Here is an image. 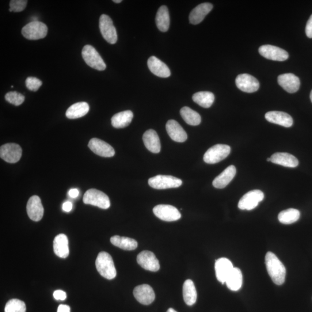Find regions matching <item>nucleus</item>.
I'll list each match as a JSON object with an SVG mask.
<instances>
[{
	"label": "nucleus",
	"instance_id": "39",
	"mask_svg": "<svg viewBox=\"0 0 312 312\" xmlns=\"http://www.w3.org/2000/svg\"><path fill=\"white\" fill-rule=\"evenodd\" d=\"M43 82L40 79L30 77L26 80V86L29 90L37 91L40 88Z\"/></svg>",
	"mask_w": 312,
	"mask_h": 312
},
{
	"label": "nucleus",
	"instance_id": "14",
	"mask_svg": "<svg viewBox=\"0 0 312 312\" xmlns=\"http://www.w3.org/2000/svg\"><path fill=\"white\" fill-rule=\"evenodd\" d=\"M138 264L147 271L157 272L161 268L159 261L154 254L150 251H143L137 256Z\"/></svg>",
	"mask_w": 312,
	"mask_h": 312
},
{
	"label": "nucleus",
	"instance_id": "11",
	"mask_svg": "<svg viewBox=\"0 0 312 312\" xmlns=\"http://www.w3.org/2000/svg\"><path fill=\"white\" fill-rule=\"evenodd\" d=\"M22 154L21 147L18 144L10 143L0 147V157L9 163H16L20 161Z\"/></svg>",
	"mask_w": 312,
	"mask_h": 312
},
{
	"label": "nucleus",
	"instance_id": "29",
	"mask_svg": "<svg viewBox=\"0 0 312 312\" xmlns=\"http://www.w3.org/2000/svg\"><path fill=\"white\" fill-rule=\"evenodd\" d=\"M90 109L87 102H80L72 105L66 112V116L70 119H78L86 115Z\"/></svg>",
	"mask_w": 312,
	"mask_h": 312
},
{
	"label": "nucleus",
	"instance_id": "33",
	"mask_svg": "<svg viewBox=\"0 0 312 312\" xmlns=\"http://www.w3.org/2000/svg\"><path fill=\"white\" fill-rule=\"evenodd\" d=\"M112 244L125 250H135L138 247V242L135 239L128 237L113 236L111 238Z\"/></svg>",
	"mask_w": 312,
	"mask_h": 312
},
{
	"label": "nucleus",
	"instance_id": "43",
	"mask_svg": "<svg viewBox=\"0 0 312 312\" xmlns=\"http://www.w3.org/2000/svg\"><path fill=\"white\" fill-rule=\"evenodd\" d=\"M63 210L66 212H69L72 209V204L70 201H66L63 204Z\"/></svg>",
	"mask_w": 312,
	"mask_h": 312
},
{
	"label": "nucleus",
	"instance_id": "47",
	"mask_svg": "<svg viewBox=\"0 0 312 312\" xmlns=\"http://www.w3.org/2000/svg\"><path fill=\"white\" fill-rule=\"evenodd\" d=\"M113 2L114 3H117V4L120 3L122 2V1H121V0H113Z\"/></svg>",
	"mask_w": 312,
	"mask_h": 312
},
{
	"label": "nucleus",
	"instance_id": "45",
	"mask_svg": "<svg viewBox=\"0 0 312 312\" xmlns=\"http://www.w3.org/2000/svg\"><path fill=\"white\" fill-rule=\"evenodd\" d=\"M79 190L77 189H72L68 192V195L71 198H77L79 196Z\"/></svg>",
	"mask_w": 312,
	"mask_h": 312
},
{
	"label": "nucleus",
	"instance_id": "26",
	"mask_svg": "<svg viewBox=\"0 0 312 312\" xmlns=\"http://www.w3.org/2000/svg\"><path fill=\"white\" fill-rule=\"evenodd\" d=\"M53 250L56 256L62 258H67L69 255L68 239L65 234L57 235L53 241Z\"/></svg>",
	"mask_w": 312,
	"mask_h": 312
},
{
	"label": "nucleus",
	"instance_id": "21",
	"mask_svg": "<svg viewBox=\"0 0 312 312\" xmlns=\"http://www.w3.org/2000/svg\"><path fill=\"white\" fill-rule=\"evenodd\" d=\"M147 66L152 73L157 77L161 78L170 77L171 71L168 66L155 56H151L148 59Z\"/></svg>",
	"mask_w": 312,
	"mask_h": 312
},
{
	"label": "nucleus",
	"instance_id": "3",
	"mask_svg": "<svg viewBox=\"0 0 312 312\" xmlns=\"http://www.w3.org/2000/svg\"><path fill=\"white\" fill-rule=\"evenodd\" d=\"M83 201L85 204L93 205L103 209H107L111 206L108 196L95 189L87 190L83 196Z\"/></svg>",
	"mask_w": 312,
	"mask_h": 312
},
{
	"label": "nucleus",
	"instance_id": "12",
	"mask_svg": "<svg viewBox=\"0 0 312 312\" xmlns=\"http://www.w3.org/2000/svg\"><path fill=\"white\" fill-rule=\"evenodd\" d=\"M260 54L267 59L283 62L288 58V53L284 49L271 45H262L258 49Z\"/></svg>",
	"mask_w": 312,
	"mask_h": 312
},
{
	"label": "nucleus",
	"instance_id": "17",
	"mask_svg": "<svg viewBox=\"0 0 312 312\" xmlns=\"http://www.w3.org/2000/svg\"><path fill=\"white\" fill-rule=\"evenodd\" d=\"M135 299L144 305H150L155 299L153 289L149 285L142 284L136 286L133 291Z\"/></svg>",
	"mask_w": 312,
	"mask_h": 312
},
{
	"label": "nucleus",
	"instance_id": "38",
	"mask_svg": "<svg viewBox=\"0 0 312 312\" xmlns=\"http://www.w3.org/2000/svg\"><path fill=\"white\" fill-rule=\"evenodd\" d=\"M5 98L9 103L15 106H20L25 101V97L24 95L17 92V91H10L6 94Z\"/></svg>",
	"mask_w": 312,
	"mask_h": 312
},
{
	"label": "nucleus",
	"instance_id": "32",
	"mask_svg": "<svg viewBox=\"0 0 312 312\" xmlns=\"http://www.w3.org/2000/svg\"><path fill=\"white\" fill-rule=\"evenodd\" d=\"M243 276L240 269L234 268L226 281L227 286L230 290L237 291L242 286Z\"/></svg>",
	"mask_w": 312,
	"mask_h": 312
},
{
	"label": "nucleus",
	"instance_id": "19",
	"mask_svg": "<svg viewBox=\"0 0 312 312\" xmlns=\"http://www.w3.org/2000/svg\"><path fill=\"white\" fill-rule=\"evenodd\" d=\"M277 82L282 88L289 93H294L300 87V80L294 74L288 73L280 75Z\"/></svg>",
	"mask_w": 312,
	"mask_h": 312
},
{
	"label": "nucleus",
	"instance_id": "7",
	"mask_svg": "<svg viewBox=\"0 0 312 312\" xmlns=\"http://www.w3.org/2000/svg\"><path fill=\"white\" fill-rule=\"evenodd\" d=\"M182 183L180 179L162 175L151 178L148 181L151 188L159 190L177 188L180 187Z\"/></svg>",
	"mask_w": 312,
	"mask_h": 312
},
{
	"label": "nucleus",
	"instance_id": "36",
	"mask_svg": "<svg viewBox=\"0 0 312 312\" xmlns=\"http://www.w3.org/2000/svg\"><path fill=\"white\" fill-rule=\"evenodd\" d=\"M297 209L290 208L281 211L278 215L279 221L284 224H291L297 222L300 218Z\"/></svg>",
	"mask_w": 312,
	"mask_h": 312
},
{
	"label": "nucleus",
	"instance_id": "16",
	"mask_svg": "<svg viewBox=\"0 0 312 312\" xmlns=\"http://www.w3.org/2000/svg\"><path fill=\"white\" fill-rule=\"evenodd\" d=\"M90 150L95 154L104 158H112L115 154V150L108 143L98 138L91 139L88 144Z\"/></svg>",
	"mask_w": 312,
	"mask_h": 312
},
{
	"label": "nucleus",
	"instance_id": "20",
	"mask_svg": "<svg viewBox=\"0 0 312 312\" xmlns=\"http://www.w3.org/2000/svg\"><path fill=\"white\" fill-rule=\"evenodd\" d=\"M166 130L170 138L177 142H184L188 139L187 133L177 121L170 120L166 124Z\"/></svg>",
	"mask_w": 312,
	"mask_h": 312
},
{
	"label": "nucleus",
	"instance_id": "30",
	"mask_svg": "<svg viewBox=\"0 0 312 312\" xmlns=\"http://www.w3.org/2000/svg\"><path fill=\"white\" fill-rule=\"evenodd\" d=\"M183 296L185 303L189 306H192L196 302L197 292L192 280L188 279L185 281L183 286Z\"/></svg>",
	"mask_w": 312,
	"mask_h": 312
},
{
	"label": "nucleus",
	"instance_id": "23",
	"mask_svg": "<svg viewBox=\"0 0 312 312\" xmlns=\"http://www.w3.org/2000/svg\"><path fill=\"white\" fill-rule=\"evenodd\" d=\"M266 120L270 123L278 124L284 127H290L293 124L292 118L288 113L279 111L268 112L265 114Z\"/></svg>",
	"mask_w": 312,
	"mask_h": 312
},
{
	"label": "nucleus",
	"instance_id": "40",
	"mask_svg": "<svg viewBox=\"0 0 312 312\" xmlns=\"http://www.w3.org/2000/svg\"><path fill=\"white\" fill-rule=\"evenodd\" d=\"M27 3V0H12L10 3V9L15 13H20L26 9Z\"/></svg>",
	"mask_w": 312,
	"mask_h": 312
},
{
	"label": "nucleus",
	"instance_id": "46",
	"mask_svg": "<svg viewBox=\"0 0 312 312\" xmlns=\"http://www.w3.org/2000/svg\"><path fill=\"white\" fill-rule=\"evenodd\" d=\"M167 312H177L176 310L173 309V308H170Z\"/></svg>",
	"mask_w": 312,
	"mask_h": 312
},
{
	"label": "nucleus",
	"instance_id": "41",
	"mask_svg": "<svg viewBox=\"0 0 312 312\" xmlns=\"http://www.w3.org/2000/svg\"><path fill=\"white\" fill-rule=\"evenodd\" d=\"M53 297L56 300H64L67 298V294L63 290H56L53 292Z\"/></svg>",
	"mask_w": 312,
	"mask_h": 312
},
{
	"label": "nucleus",
	"instance_id": "35",
	"mask_svg": "<svg viewBox=\"0 0 312 312\" xmlns=\"http://www.w3.org/2000/svg\"><path fill=\"white\" fill-rule=\"evenodd\" d=\"M181 115L185 122L191 125H198L201 122V117L199 113L185 106L181 109Z\"/></svg>",
	"mask_w": 312,
	"mask_h": 312
},
{
	"label": "nucleus",
	"instance_id": "8",
	"mask_svg": "<svg viewBox=\"0 0 312 312\" xmlns=\"http://www.w3.org/2000/svg\"><path fill=\"white\" fill-rule=\"evenodd\" d=\"M99 28L104 39L111 44H115L117 41V34L111 18L108 15H102L99 21Z\"/></svg>",
	"mask_w": 312,
	"mask_h": 312
},
{
	"label": "nucleus",
	"instance_id": "27",
	"mask_svg": "<svg viewBox=\"0 0 312 312\" xmlns=\"http://www.w3.org/2000/svg\"><path fill=\"white\" fill-rule=\"evenodd\" d=\"M270 158L271 162L289 168H295L299 164L297 159L287 153H276Z\"/></svg>",
	"mask_w": 312,
	"mask_h": 312
},
{
	"label": "nucleus",
	"instance_id": "18",
	"mask_svg": "<svg viewBox=\"0 0 312 312\" xmlns=\"http://www.w3.org/2000/svg\"><path fill=\"white\" fill-rule=\"evenodd\" d=\"M234 267L231 261L227 258H220L215 262L217 279L222 284L226 283L228 276Z\"/></svg>",
	"mask_w": 312,
	"mask_h": 312
},
{
	"label": "nucleus",
	"instance_id": "42",
	"mask_svg": "<svg viewBox=\"0 0 312 312\" xmlns=\"http://www.w3.org/2000/svg\"><path fill=\"white\" fill-rule=\"evenodd\" d=\"M305 32L307 37L309 39H312V15L307 22Z\"/></svg>",
	"mask_w": 312,
	"mask_h": 312
},
{
	"label": "nucleus",
	"instance_id": "13",
	"mask_svg": "<svg viewBox=\"0 0 312 312\" xmlns=\"http://www.w3.org/2000/svg\"><path fill=\"white\" fill-rule=\"evenodd\" d=\"M238 88L246 93L256 92L260 87L258 80L249 74L239 75L235 80Z\"/></svg>",
	"mask_w": 312,
	"mask_h": 312
},
{
	"label": "nucleus",
	"instance_id": "28",
	"mask_svg": "<svg viewBox=\"0 0 312 312\" xmlns=\"http://www.w3.org/2000/svg\"><path fill=\"white\" fill-rule=\"evenodd\" d=\"M158 28L162 32L168 31L170 25V18L168 8L163 6L159 8L155 17Z\"/></svg>",
	"mask_w": 312,
	"mask_h": 312
},
{
	"label": "nucleus",
	"instance_id": "24",
	"mask_svg": "<svg viewBox=\"0 0 312 312\" xmlns=\"http://www.w3.org/2000/svg\"><path fill=\"white\" fill-rule=\"evenodd\" d=\"M236 173H237V170L234 166L228 167L213 181V186L217 189L225 188L233 180Z\"/></svg>",
	"mask_w": 312,
	"mask_h": 312
},
{
	"label": "nucleus",
	"instance_id": "2",
	"mask_svg": "<svg viewBox=\"0 0 312 312\" xmlns=\"http://www.w3.org/2000/svg\"><path fill=\"white\" fill-rule=\"evenodd\" d=\"M96 268L99 273L105 278L112 280L116 276V269L112 258L108 253L98 254L96 261Z\"/></svg>",
	"mask_w": 312,
	"mask_h": 312
},
{
	"label": "nucleus",
	"instance_id": "37",
	"mask_svg": "<svg viewBox=\"0 0 312 312\" xmlns=\"http://www.w3.org/2000/svg\"><path fill=\"white\" fill-rule=\"evenodd\" d=\"M5 312H26V304L22 300L13 299L6 303Z\"/></svg>",
	"mask_w": 312,
	"mask_h": 312
},
{
	"label": "nucleus",
	"instance_id": "6",
	"mask_svg": "<svg viewBox=\"0 0 312 312\" xmlns=\"http://www.w3.org/2000/svg\"><path fill=\"white\" fill-rule=\"evenodd\" d=\"M230 152V146L223 144H216L206 151L204 155V161L209 165H214L227 158Z\"/></svg>",
	"mask_w": 312,
	"mask_h": 312
},
{
	"label": "nucleus",
	"instance_id": "1",
	"mask_svg": "<svg viewBox=\"0 0 312 312\" xmlns=\"http://www.w3.org/2000/svg\"><path fill=\"white\" fill-rule=\"evenodd\" d=\"M266 267L273 283L280 285L283 284L286 279V269L276 255L272 252L266 254L265 258Z\"/></svg>",
	"mask_w": 312,
	"mask_h": 312
},
{
	"label": "nucleus",
	"instance_id": "34",
	"mask_svg": "<svg viewBox=\"0 0 312 312\" xmlns=\"http://www.w3.org/2000/svg\"><path fill=\"white\" fill-rule=\"evenodd\" d=\"M192 98L194 102L204 108H210L215 101L214 94L209 91H200Z\"/></svg>",
	"mask_w": 312,
	"mask_h": 312
},
{
	"label": "nucleus",
	"instance_id": "48",
	"mask_svg": "<svg viewBox=\"0 0 312 312\" xmlns=\"http://www.w3.org/2000/svg\"><path fill=\"white\" fill-rule=\"evenodd\" d=\"M310 98L311 101L312 102V90L311 91V93H310Z\"/></svg>",
	"mask_w": 312,
	"mask_h": 312
},
{
	"label": "nucleus",
	"instance_id": "25",
	"mask_svg": "<svg viewBox=\"0 0 312 312\" xmlns=\"http://www.w3.org/2000/svg\"><path fill=\"white\" fill-rule=\"evenodd\" d=\"M143 140L144 146L148 150L153 153H159L161 150V140L158 133L154 130L146 131L143 135Z\"/></svg>",
	"mask_w": 312,
	"mask_h": 312
},
{
	"label": "nucleus",
	"instance_id": "31",
	"mask_svg": "<svg viewBox=\"0 0 312 312\" xmlns=\"http://www.w3.org/2000/svg\"><path fill=\"white\" fill-rule=\"evenodd\" d=\"M133 117V113L129 110L117 113L112 117V126L116 128L126 127L131 123Z\"/></svg>",
	"mask_w": 312,
	"mask_h": 312
},
{
	"label": "nucleus",
	"instance_id": "49",
	"mask_svg": "<svg viewBox=\"0 0 312 312\" xmlns=\"http://www.w3.org/2000/svg\"><path fill=\"white\" fill-rule=\"evenodd\" d=\"M267 161L268 162H271V158L267 159Z\"/></svg>",
	"mask_w": 312,
	"mask_h": 312
},
{
	"label": "nucleus",
	"instance_id": "22",
	"mask_svg": "<svg viewBox=\"0 0 312 312\" xmlns=\"http://www.w3.org/2000/svg\"><path fill=\"white\" fill-rule=\"evenodd\" d=\"M213 9V5L211 3H205L201 4L195 9L193 10L189 15L190 24L196 25L203 22L205 17L211 12Z\"/></svg>",
	"mask_w": 312,
	"mask_h": 312
},
{
	"label": "nucleus",
	"instance_id": "44",
	"mask_svg": "<svg viewBox=\"0 0 312 312\" xmlns=\"http://www.w3.org/2000/svg\"><path fill=\"white\" fill-rule=\"evenodd\" d=\"M71 308L67 305H60L58 308V312H70Z\"/></svg>",
	"mask_w": 312,
	"mask_h": 312
},
{
	"label": "nucleus",
	"instance_id": "15",
	"mask_svg": "<svg viewBox=\"0 0 312 312\" xmlns=\"http://www.w3.org/2000/svg\"><path fill=\"white\" fill-rule=\"evenodd\" d=\"M27 212L29 218L34 222H39L43 218L44 209L39 196H33L30 198L27 204Z\"/></svg>",
	"mask_w": 312,
	"mask_h": 312
},
{
	"label": "nucleus",
	"instance_id": "9",
	"mask_svg": "<svg viewBox=\"0 0 312 312\" xmlns=\"http://www.w3.org/2000/svg\"><path fill=\"white\" fill-rule=\"evenodd\" d=\"M264 199V193L260 190L247 192L239 201L238 208L241 210L251 211L256 208Z\"/></svg>",
	"mask_w": 312,
	"mask_h": 312
},
{
	"label": "nucleus",
	"instance_id": "4",
	"mask_svg": "<svg viewBox=\"0 0 312 312\" xmlns=\"http://www.w3.org/2000/svg\"><path fill=\"white\" fill-rule=\"evenodd\" d=\"M48 33L47 25L39 21H33L26 25L22 30V35L29 40L44 39Z\"/></svg>",
	"mask_w": 312,
	"mask_h": 312
},
{
	"label": "nucleus",
	"instance_id": "5",
	"mask_svg": "<svg viewBox=\"0 0 312 312\" xmlns=\"http://www.w3.org/2000/svg\"><path fill=\"white\" fill-rule=\"evenodd\" d=\"M82 55L83 60L89 67L98 71H104L106 69L104 61L92 46H85L82 49Z\"/></svg>",
	"mask_w": 312,
	"mask_h": 312
},
{
	"label": "nucleus",
	"instance_id": "10",
	"mask_svg": "<svg viewBox=\"0 0 312 312\" xmlns=\"http://www.w3.org/2000/svg\"><path fill=\"white\" fill-rule=\"evenodd\" d=\"M153 213L158 218L166 222L177 221L181 218L178 209L170 205H159L153 208Z\"/></svg>",
	"mask_w": 312,
	"mask_h": 312
}]
</instances>
